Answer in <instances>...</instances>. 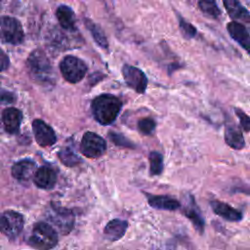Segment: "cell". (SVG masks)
<instances>
[{
	"label": "cell",
	"instance_id": "obj_1",
	"mask_svg": "<svg viewBox=\"0 0 250 250\" xmlns=\"http://www.w3.org/2000/svg\"><path fill=\"white\" fill-rule=\"evenodd\" d=\"M122 103L120 100L109 94L98 96L92 103V111L95 119L103 124L113 123L121 110Z\"/></svg>",
	"mask_w": 250,
	"mask_h": 250
},
{
	"label": "cell",
	"instance_id": "obj_26",
	"mask_svg": "<svg viewBox=\"0 0 250 250\" xmlns=\"http://www.w3.org/2000/svg\"><path fill=\"white\" fill-rule=\"evenodd\" d=\"M59 157L61 161L66 166H74L81 160L77 154H75L69 147H63L59 152Z\"/></svg>",
	"mask_w": 250,
	"mask_h": 250
},
{
	"label": "cell",
	"instance_id": "obj_19",
	"mask_svg": "<svg viewBox=\"0 0 250 250\" xmlns=\"http://www.w3.org/2000/svg\"><path fill=\"white\" fill-rule=\"evenodd\" d=\"M146 197L148 204L155 209L173 211L181 207V203L177 199L168 195H152L146 193Z\"/></svg>",
	"mask_w": 250,
	"mask_h": 250
},
{
	"label": "cell",
	"instance_id": "obj_5",
	"mask_svg": "<svg viewBox=\"0 0 250 250\" xmlns=\"http://www.w3.org/2000/svg\"><path fill=\"white\" fill-rule=\"evenodd\" d=\"M24 37L21 22L12 17H0V39L9 44L18 45L22 42Z\"/></svg>",
	"mask_w": 250,
	"mask_h": 250
},
{
	"label": "cell",
	"instance_id": "obj_18",
	"mask_svg": "<svg viewBox=\"0 0 250 250\" xmlns=\"http://www.w3.org/2000/svg\"><path fill=\"white\" fill-rule=\"evenodd\" d=\"M229 16L235 21H243L250 24V12L242 6L238 1L235 0H226L223 2Z\"/></svg>",
	"mask_w": 250,
	"mask_h": 250
},
{
	"label": "cell",
	"instance_id": "obj_28",
	"mask_svg": "<svg viewBox=\"0 0 250 250\" xmlns=\"http://www.w3.org/2000/svg\"><path fill=\"white\" fill-rule=\"evenodd\" d=\"M234 112L239 119L240 126L244 132H250V116L247 115L242 109L234 107Z\"/></svg>",
	"mask_w": 250,
	"mask_h": 250
},
{
	"label": "cell",
	"instance_id": "obj_11",
	"mask_svg": "<svg viewBox=\"0 0 250 250\" xmlns=\"http://www.w3.org/2000/svg\"><path fill=\"white\" fill-rule=\"evenodd\" d=\"M36 163L30 159H22L16 162L12 167V175L21 182H29L36 173Z\"/></svg>",
	"mask_w": 250,
	"mask_h": 250
},
{
	"label": "cell",
	"instance_id": "obj_16",
	"mask_svg": "<svg viewBox=\"0 0 250 250\" xmlns=\"http://www.w3.org/2000/svg\"><path fill=\"white\" fill-rule=\"evenodd\" d=\"M210 205L214 213H216L217 215H219L220 217L224 218L227 221L238 222L242 219L241 212L234 209L228 203H225L220 200H212L210 201Z\"/></svg>",
	"mask_w": 250,
	"mask_h": 250
},
{
	"label": "cell",
	"instance_id": "obj_20",
	"mask_svg": "<svg viewBox=\"0 0 250 250\" xmlns=\"http://www.w3.org/2000/svg\"><path fill=\"white\" fill-rule=\"evenodd\" d=\"M128 228V223L120 219H113L109 221L104 227V233L110 241H116L123 237Z\"/></svg>",
	"mask_w": 250,
	"mask_h": 250
},
{
	"label": "cell",
	"instance_id": "obj_24",
	"mask_svg": "<svg viewBox=\"0 0 250 250\" xmlns=\"http://www.w3.org/2000/svg\"><path fill=\"white\" fill-rule=\"evenodd\" d=\"M198 7L203 14H205L213 19H217L221 15V11L215 1L200 0V1H198Z\"/></svg>",
	"mask_w": 250,
	"mask_h": 250
},
{
	"label": "cell",
	"instance_id": "obj_25",
	"mask_svg": "<svg viewBox=\"0 0 250 250\" xmlns=\"http://www.w3.org/2000/svg\"><path fill=\"white\" fill-rule=\"evenodd\" d=\"M177 19H178V21H179V27H180L182 35L186 39L193 38L196 35V33H197V29L195 28V26H193L189 21L185 20L179 14L177 15Z\"/></svg>",
	"mask_w": 250,
	"mask_h": 250
},
{
	"label": "cell",
	"instance_id": "obj_21",
	"mask_svg": "<svg viewBox=\"0 0 250 250\" xmlns=\"http://www.w3.org/2000/svg\"><path fill=\"white\" fill-rule=\"evenodd\" d=\"M57 19L61 26L66 30H74L76 25L75 14L72 9L66 5H61L56 11Z\"/></svg>",
	"mask_w": 250,
	"mask_h": 250
},
{
	"label": "cell",
	"instance_id": "obj_29",
	"mask_svg": "<svg viewBox=\"0 0 250 250\" xmlns=\"http://www.w3.org/2000/svg\"><path fill=\"white\" fill-rule=\"evenodd\" d=\"M109 137L110 139L112 140V142H114L116 145L118 146H134L127 139H125L122 135H119V134H116V133H110L109 134Z\"/></svg>",
	"mask_w": 250,
	"mask_h": 250
},
{
	"label": "cell",
	"instance_id": "obj_22",
	"mask_svg": "<svg viewBox=\"0 0 250 250\" xmlns=\"http://www.w3.org/2000/svg\"><path fill=\"white\" fill-rule=\"evenodd\" d=\"M85 25L86 27L90 30L93 38L95 39V41L103 48H107L108 43H107V39L104 33V31L102 30V28L97 25L95 22H93L90 20H85Z\"/></svg>",
	"mask_w": 250,
	"mask_h": 250
},
{
	"label": "cell",
	"instance_id": "obj_9",
	"mask_svg": "<svg viewBox=\"0 0 250 250\" xmlns=\"http://www.w3.org/2000/svg\"><path fill=\"white\" fill-rule=\"evenodd\" d=\"M122 73L126 84L139 94L145 93L147 86V78L146 74L138 67L125 64Z\"/></svg>",
	"mask_w": 250,
	"mask_h": 250
},
{
	"label": "cell",
	"instance_id": "obj_3",
	"mask_svg": "<svg viewBox=\"0 0 250 250\" xmlns=\"http://www.w3.org/2000/svg\"><path fill=\"white\" fill-rule=\"evenodd\" d=\"M27 243L38 250H50L58 243L57 230L50 224L39 222L34 225Z\"/></svg>",
	"mask_w": 250,
	"mask_h": 250
},
{
	"label": "cell",
	"instance_id": "obj_15",
	"mask_svg": "<svg viewBox=\"0 0 250 250\" xmlns=\"http://www.w3.org/2000/svg\"><path fill=\"white\" fill-rule=\"evenodd\" d=\"M33 182L39 188L51 189L56 185L57 174L50 166H42L37 169Z\"/></svg>",
	"mask_w": 250,
	"mask_h": 250
},
{
	"label": "cell",
	"instance_id": "obj_4",
	"mask_svg": "<svg viewBox=\"0 0 250 250\" xmlns=\"http://www.w3.org/2000/svg\"><path fill=\"white\" fill-rule=\"evenodd\" d=\"M47 219L51 226L62 234H67L74 226V215L71 210L51 204L47 212Z\"/></svg>",
	"mask_w": 250,
	"mask_h": 250
},
{
	"label": "cell",
	"instance_id": "obj_30",
	"mask_svg": "<svg viewBox=\"0 0 250 250\" xmlns=\"http://www.w3.org/2000/svg\"><path fill=\"white\" fill-rule=\"evenodd\" d=\"M232 192H242L247 195H250V185L247 184H240L237 186H233L231 188Z\"/></svg>",
	"mask_w": 250,
	"mask_h": 250
},
{
	"label": "cell",
	"instance_id": "obj_17",
	"mask_svg": "<svg viewBox=\"0 0 250 250\" xmlns=\"http://www.w3.org/2000/svg\"><path fill=\"white\" fill-rule=\"evenodd\" d=\"M225 142L229 146L237 150L242 149L245 146V141L242 132L235 123L226 125Z\"/></svg>",
	"mask_w": 250,
	"mask_h": 250
},
{
	"label": "cell",
	"instance_id": "obj_23",
	"mask_svg": "<svg viewBox=\"0 0 250 250\" xmlns=\"http://www.w3.org/2000/svg\"><path fill=\"white\" fill-rule=\"evenodd\" d=\"M150 174L153 176L160 175L163 171V156L158 151H151L148 156Z\"/></svg>",
	"mask_w": 250,
	"mask_h": 250
},
{
	"label": "cell",
	"instance_id": "obj_10",
	"mask_svg": "<svg viewBox=\"0 0 250 250\" xmlns=\"http://www.w3.org/2000/svg\"><path fill=\"white\" fill-rule=\"evenodd\" d=\"M32 130L37 144L41 146H53L57 141V137L54 130L43 120H33Z\"/></svg>",
	"mask_w": 250,
	"mask_h": 250
},
{
	"label": "cell",
	"instance_id": "obj_2",
	"mask_svg": "<svg viewBox=\"0 0 250 250\" xmlns=\"http://www.w3.org/2000/svg\"><path fill=\"white\" fill-rule=\"evenodd\" d=\"M26 62L29 74L35 81L41 84H51L53 82V67L42 50H34L29 55Z\"/></svg>",
	"mask_w": 250,
	"mask_h": 250
},
{
	"label": "cell",
	"instance_id": "obj_8",
	"mask_svg": "<svg viewBox=\"0 0 250 250\" xmlns=\"http://www.w3.org/2000/svg\"><path fill=\"white\" fill-rule=\"evenodd\" d=\"M106 149L105 141L94 132H86L81 141V151L89 158L102 156Z\"/></svg>",
	"mask_w": 250,
	"mask_h": 250
},
{
	"label": "cell",
	"instance_id": "obj_6",
	"mask_svg": "<svg viewBox=\"0 0 250 250\" xmlns=\"http://www.w3.org/2000/svg\"><path fill=\"white\" fill-rule=\"evenodd\" d=\"M60 69L63 78L70 83H77L84 78L87 72L85 62L73 56H66L60 63Z\"/></svg>",
	"mask_w": 250,
	"mask_h": 250
},
{
	"label": "cell",
	"instance_id": "obj_31",
	"mask_svg": "<svg viewBox=\"0 0 250 250\" xmlns=\"http://www.w3.org/2000/svg\"><path fill=\"white\" fill-rule=\"evenodd\" d=\"M10 64V60L9 57L0 50V71L6 70L9 67Z\"/></svg>",
	"mask_w": 250,
	"mask_h": 250
},
{
	"label": "cell",
	"instance_id": "obj_13",
	"mask_svg": "<svg viewBox=\"0 0 250 250\" xmlns=\"http://www.w3.org/2000/svg\"><path fill=\"white\" fill-rule=\"evenodd\" d=\"M230 37L237 42L250 55V33L248 29L240 22L230 21L227 25Z\"/></svg>",
	"mask_w": 250,
	"mask_h": 250
},
{
	"label": "cell",
	"instance_id": "obj_7",
	"mask_svg": "<svg viewBox=\"0 0 250 250\" xmlns=\"http://www.w3.org/2000/svg\"><path fill=\"white\" fill-rule=\"evenodd\" d=\"M24 220L21 214L8 210L0 214V232L9 238L17 237L22 230Z\"/></svg>",
	"mask_w": 250,
	"mask_h": 250
},
{
	"label": "cell",
	"instance_id": "obj_12",
	"mask_svg": "<svg viewBox=\"0 0 250 250\" xmlns=\"http://www.w3.org/2000/svg\"><path fill=\"white\" fill-rule=\"evenodd\" d=\"M184 214L185 216L192 223L193 227L202 233L204 230V219L200 214V211L194 201V198L191 194H188L186 196V202L184 206Z\"/></svg>",
	"mask_w": 250,
	"mask_h": 250
},
{
	"label": "cell",
	"instance_id": "obj_14",
	"mask_svg": "<svg viewBox=\"0 0 250 250\" xmlns=\"http://www.w3.org/2000/svg\"><path fill=\"white\" fill-rule=\"evenodd\" d=\"M1 119L5 131L10 134H16L20 130L22 113L16 107H8L3 110Z\"/></svg>",
	"mask_w": 250,
	"mask_h": 250
},
{
	"label": "cell",
	"instance_id": "obj_27",
	"mask_svg": "<svg viewBox=\"0 0 250 250\" xmlns=\"http://www.w3.org/2000/svg\"><path fill=\"white\" fill-rule=\"evenodd\" d=\"M155 121L152 118L146 117L138 122L139 131L144 135H150L155 129Z\"/></svg>",
	"mask_w": 250,
	"mask_h": 250
}]
</instances>
